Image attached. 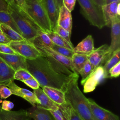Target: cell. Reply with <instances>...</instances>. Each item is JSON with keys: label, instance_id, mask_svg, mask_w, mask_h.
<instances>
[{"label": "cell", "instance_id": "cell-24", "mask_svg": "<svg viewBox=\"0 0 120 120\" xmlns=\"http://www.w3.org/2000/svg\"><path fill=\"white\" fill-rule=\"evenodd\" d=\"M120 61V49L114 52L105 61L103 67L106 78H109V71L114 65Z\"/></svg>", "mask_w": 120, "mask_h": 120}, {"label": "cell", "instance_id": "cell-27", "mask_svg": "<svg viewBox=\"0 0 120 120\" xmlns=\"http://www.w3.org/2000/svg\"><path fill=\"white\" fill-rule=\"evenodd\" d=\"M71 60L76 72L78 74V72L80 70L88 60V55L86 54L74 53Z\"/></svg>", "mask_w": 120, "mask_h": 120}, {"label": "cell", "instance_id": "cell-47", "mask_svg": "<svg viewBox=\"0 0 120 120\" xmlns=\"http://www.w3.org/2000/svg\"><path fill=\"white\" fill-rule=\"evenodd\" d=\"M6 0L7 1V2H8V4H11V3H13V2H14L13 0Z\"/></svg>", "mask_w": 120, "mask_h": 120}, {"label": "cell", "instance_id": "cell-40", "mask_svg": "<svg viewBox=\"0 0 120 120\" xmlns=\"http://www.w3.org/2000/svg\"><path fill=\"white\" fill-rule=\"evenodd\" d=\"M14 3L26 12V9L27 7V5L26 4L25 0H13Z\"/></svg>", "mask_w": 120, "mask_h": 120}, {"label": "cell", "instance_id": "cell-16", "mask_svg": "<svg viewBox=\"0 0 120 120\" xmlns=\"http://www.w3.org/2000/svg\"><path fill=\"white\" fill-rule=\"evenodd\" d=\"M33 93L39 101L37 106L49 111H55L58 108L59 105L51 100L41 88L34 90Z\"/></svg>", "mask_w": 120, "mask_h": 120}, {"label": "cell", "instance_id": "cell-41", "mask_svg": "<svg viewBox=\"0 0 120 120\" xmlns=\"http://www.w3.org/2000/svg\"><path fill=\"white\" fill-rule=\"evenodd\" d=\"M8 5L6 0H0V12H8Z\"/></svg>", "mask_w": 120, "mask_h": 120}, {"label": "cell", "instance_id": "cell-44", "mask_svg": "<svg viewBox=\"0 0 120 120\" xmlns=\"http://www.w3.org/2000/svg\"><path fill=\"white\" fill-rule=\"evenodd\" d=\"M93 0L95 3L98 4V5L102 7L103 5L105 4V0Z\"/></svg>", "mask_w": 120, "mask_h": 120}, {"label": "cell", "instance_id": "cell-34", "mask_svg": "<svg viewBox=\"0 0 120 120\" xmlns=\"http://www.w3.org/2000/svg\"><path fill=\"white\" fill-rule=\"evenodd\" d=\"M12 95L9 88L6 85L0 84V98L6 99Z\"/></svg>", "mask_w": 120, "mask_h": 120}, {"label": "cell", "instance_id": "cell-20", "mask_svg": "<svg viewBox=\"0 0 120 120\" xmlns=\"http://www.w3.org/2000/svg\"><path fill=\"white\" fill-rule=\"evenodd\" d=\"M0 120H32L27 114L25 110L7 111L0 107Z\"/></svg>", "mask_w": 120, "mask_h": 120}, {"label": "cell", "instance_id": "cell-32", "mask_svg": "<svg viewBox=\"0 0 120 120\" xmlns=\"http://www.w3.org/2000/svg\"><path fill=\"white\" fill-rule=\"evenodd\" d=\"M53 31L57 33L59 35H60L63 38H64L69 44H70L71 46H74L70 39L71 33L64 29L58 25H57Z\"/></svg>", "mask_w": 120, "mask_h": 120}, {"label": "cell", "instance_id": "cell-38", "mask_svg": "<svg viewBox=\"0 0 120 120\" xmlns=\"http://www.w3.org/2000/svg\"><path fill=\"white\" fill-rule=\"evenodd\" d=\"M76 0H63V5L71 12L73 10Z\"/></svg>", "mask_w": 120, "mask_h": 120}, {"label": "cell", "instance_id": "cell-29", "mask_svg": "<svg viewBox=\"0 0 120 120\" xmlns=\"http://www.w3.org/2000/svg\"><path fill=\"white\" fill-rule=\"evenodd\" d=\"M33 40L49 47H51L53 44L46 33L42 30L39 31L38 36Z\"/></svg>", "mask_w": 120, "mask_h": 120}, {"label": "cell", "instance_id": "cell-6", "mask_svg": "<svg viewBox=\"0 0 120 120\" xmlns=\"http://www.w3.org/2000/svg\"><path fill=\"white\" fill-rule=\"evenodd\" d=\"M8 45L17 54L27 60L35 59L43 54L32 43L27 40L11 41Z\"/></svg>", "mask_w": 120, "mask_h": 120}, {"label": "cell", "instance_id": "cell-35", "mask_svg": "<svg viewBox=\"0 0 120 120\" xmlns=\"http://www.w3.org/2000/svg\"><path fill=\"white\" fill-rule=\"evenodd\" d=\"M120 74V61L112 67L109 71V78H116Z\"/></svg>", "mask_w": 120, "mask_h": 120}, {"label": "cell", "instance_id": "cell-28", "mask_svg": "<svg viewBox=\"0 0 120 120\" xmlns=\"http://www.w3.org/2000/svg\"><path fill=\"white\" fill-rule=\"evenodd\" d=\"M5 24L15 30L21 35V33L11 15L5 11L0 12V24Z\"/></svg>", "mask_w": 120, "mask_h": 120}, {"label": "cell", "instance_id": "cell-15", "mask_svg": "<svg viewBox=\"0 0 120 120\" xmlns=\"http://www.w3.org/2000/svg\"><path fill=\"white\" fill-rule=\"evenodd\" d=\"M50 21L51 30L53 31L57 25L60 8L54 0H41Z\"/></svg>", "mask_w": 120, "mask_h": 120}, {"label": "cell", "instance_id": "cell-18", "mask_svg": "<svg viewBox=\"0 0 120 120\" xmlns=\"http://www.w3.org/2000/svg\"><path fill=\"white\" fill-rule=\"evenodd\" d=\"M57 25L71 33L72 28L71 12L63 5L60 8Z\"/></svg>", "mask_w": 120, "mask_h": 120}, {"label": "cell", "instance_id": "cell-17", "mask_svg": "<svg viewBox=\"0 0 120 120\" xmlns=\"http://www.w3.org/2000/svg\"><path fill=\"white\" fill-rule=\"evenodd\" d=\"M27 111L28 116L32 120H55L49 110L32 106Z\"/></svg>", "mask_w": 120, "mask_h": 120}, {"label": "cell", "instance_id": "cell-48", "mask_svg": "<svg viewBox=\"0 0 120 120\" xmlns=\"http://www.w3.org/2000/svg\"><path fill=\"white\" fill-rule=\"evenodd\" d=\"M0 33H2V32L1 31V28H0Z\"/></svg>", "mask_w": 120, "mask_h": 120}, {"label": "cell", "instance_id": "cell-12", "mask_svg": "<svg viewBox=\"0 0 120 120\" xmlns=\"http://www.w3.org/2000/svg\"><path fill=\"white\" fill-rule=\"evenodd\" d=\"M111 42L109 45V57L116 50L120 49V17L114 19L111 23Z\"/></svg>", "mask_w": 120, "mask_h": 120}, {"label": "cell", "instance_id": "cell-42", "mask_svg": "<svg viewBox=\"0 0 120 120\" xmlns=\"http://www.w3.org/2000/svg\"><path fill=\"white\" fill-rule=\"evenodd\" d=\"M11 41L3 34L0 33V44L8 45Z\"/></svg>", "mask_w": 120, "mask_h": 120}, {"label": "cell", "instance_id": "cell-22", "mask_svg": "<svg viewBox=\"0 0 120 120\" xmlns=\"http://www.w3.org/2000/svg\"><path fill=\"white\" fill-rule=\"evenodd\" d=\"M42 89L47 96L56 104L61 105L66 102L65 92L63 90L47 86L44 87Z\"/></svg>", "mask_w": 120, "mask_h": 120}, {"label": "cell", "instance_id": "cell-9", "mask_svg": "<svg viewBox=\"0 0 120 120\" xmlns=\"http://www.w3.org/2000/svg\"><path fill=\"white\" fill-rule=\"evenodd\" d=\"M109 58V45L107 44L103 45L88 55V60L91 64L93 69H95L99 66H102V64Z\"/></svg>", "mask_w": 120, "mask_h": 120}, {"label": "cell", "instance_id": "cell-5", "mask_svg": "<svg viewBox=\"0 0 120 120\" xmlns=\"http://www.w3.org/2000/svg\"><path fill=\"white\" fill-rule=\"evenodd\" d=\"M26 12L44 32L52 30L49 20L41 0H25Z\"/></svg>", "mask_w": 120, "mask_h": 120}, {"label": "cell", "instance_id": "cell-13", "mask_svg": "<svg viewBox=\"0 0 120 120\" xmlns=\"http://www.w3.org/2000/svg\"><path fill=\"white\" fill-rule=\"evenodd\" d=\"M120 2H112L105 4L102 9L105 22V26L111 27L112 22L115 18L120 17Z\"/></svg>", "mask_w": 120, "mask_h": 120}, {"label": "cell", "instance_id": "cell-4", "mask_svg": "<svg viewBox=\"0 0 120 120\" xmlns=\"http://www.w3.org/2000/svg\"><path fill=\"white\" fill-rule=\"evenodd\" d=\"M81 7V12L93 26L101 29L105 26L102 7L92 0H77Z\"/></svg>", "mask_w": 120, "mask_h": 120}, {"label": "cell", "instance_id": "cell-1", "mask_svg": "<svg viewBox=\"0 0 120 120\" xmlns=\"http://www.w3.org/2000/svg\"><path fill=\"white\" fill-rule=\"evenodd\" d=\"M26 69L38 82L40 87L57 88L65 91L75 74L50 56L43 54L33 60H26Z\"/></svg>", "mask_w": 120, "mask_h": 120}, {"label": "cell", "instance_id": "cell-43", "mask_svg": "<svg viewBox=\"0 0 120 120\" xmlns=\"http://www.w3.org/2000/svg\"><path fill=\"white\" fill-rule=\"evenodd\" d=\"M70 120H83L72 109L71 118Z\"/></svg>", "mask_w": 120, "mask_h": 120}, {"label": "cell", "instance_id": "cell-30", "mask_svg": "<svg viewBox=\"0 0 120 120\" xmlns=\"http://www.w3.org/2000/svg\"><path fill=\"white\" fill-rule=\"evenodd\" d=\"M33 77L31 74L26 69L21 68L15 71L14 75V79L23 82Z\"/></svg>", "mask_w": 120, "mask_h": 120}, {"label": "cell", "instance_id": "cell-14", "mask_svg": "<svg viewBox=\"0 0 120 120\" xmlns=\"http://www.w3.org/2000/svg\"><path fill=\"white\" fill-rule=\"evenodd\" d=\"M0 57L15 71L21 68L26 69V59L20 54L0 53Z\"/></svg>", "mask_w": 120, "mask_h": 120}, {"label": "cell", "instance_id": "cell-8", "mask_svg": "<svg viewBox=\"0 0 120 120\" xmlns=\"http://www.w3.org/2000/svg\"><path fill=\"white\" fill-rule=\"evenodd\" d=\"M30 42L32 43L43 54L50 56L58 62L65 66L73 73L77 74L70 59L59 53L51 48L42 45L35 40H33Z\"/></svg>", "mask_w": 120, "mask_h": 120}, {"label": "cell", "instance_id": "cell-23", "mask_svg": "<svg viewBox=\"0 0 120 120\" xmlns=\"http://www.w3.org/2000/svg\"><path fill=\"white\" fill-rule=\"evenodd\" d=\"M72 108L67 101L65 103L59 105L55 111H50L55 120H70Z\"/></svg>", "mask_w": 120, "mask_h": 120}, {"label": "cell", "instance_id": "cell-7", "mask_svg": "<svg viewBox=\"0 0 120 120\" xmlns=\"http://www.w3.org/2000/svg\"><path fill=\"white\" fill-rule=\"evenodd\" d=\"M105 79L106 76L103 66H98L85 79L81 80V83L83 86V92L86 93L94 91Z\"/></svg>", "mask_w": 120, "mask_h": 120}, {"label": "cell", "instance_id": "cell-33", "mask_svg": "<svg viewBox=\"0 0 120 120\" xmlns=\"http://www.w3.org/2000/svg\"><path fill=\"white\" fill-rule=\"evenodd\" d=\"M93 70V69L91 64L88 60H87L78 72V75H80L82 77L81 80L85 79Z\"/></svg>", "mask_w": 120, "mask_h": 120}, {"label": "cell", "instance_id": "cell-19", "mask_svg": "<svg viewBox=\"0 0 120 120\" xmlns=\"http://www.w3.org/2000/svg\"><path fill=\"white\" fill-rule=\"evenodd\" d=\"M94 49L93 38L91 35H89L79 42L75 47H74L73 51L76 53L88 55Z\"/></svg>", "mask_w": 120, "mask_h": 120}, {"label": "cell", "instance_id": "cell-46", "mask_svg": "<svg viewBox=\"0 0 120 120\" xmlns=\"http://www.w3.org/2000/svg\"><path fill=\"white\" fill-rule=\"evenodd\" d=\"M54 0L55 1L56 3L57 4V5H58L59 8H60L63 5V2H62L63 0Z\"/></svg>", "mask_w": 120, "mask_h": 120}, {"label": "cell", "instance_id": "cell-36", "mask_svg": "<svg viewBox=\"0 0 120 120\" xmlns=\"http://www.w3.org/2000/svg\"><path fill=\"white\" fill-rule=\"evenodd\" d=\"M26 85L33 90H36L39 88L40 85L38 81L34 78L32 77L29 79L26 80L23 82Z\"/></svg>", "mask_w": 120, "mask_h": 120}, {"label": "cell", "instance_id": "cell-10", "mask_svg": "<svg viewBox=\"0 0 120 120\" xmlns=\"http://www.w3.org/2000/svg\"><path fill=\"white\" fill-rule=\"evenodd\" d=\"M91 113L96 120H120L118 115L98 105L93 100L88 98Z\"/></svg>", "mask_w": 120, "mask_h": 120}, {"label": "cell", "instance_id": "cell-39", "mask_svg": "<svg viewBox=\"0 0 120 120\" xmlns=\"http://www.w3.org/2000/svg\"><path fill=\"white\" fill-rule=\"evenodd\" d=\"M14 107V104L11 101L5 100L3 101L1 108L2 109L7 111H11Z\"/></svg>", "mask_w": 120, "mask_h": 120}, {"label": "cell", "instance_id": "cell-45", "mask_svg": "<svg viewBox=\"0 0 120 120\" xmlns=\"http://www.w3.org/2000/svg\"><path fill=\"white\" fill-rule=\"evenodd\" d=\"M120 2V0H105V4H109L112 2Z\"/></svg>", "mask_w": 120, "mask_h": 120}, {"label": "cell", "instance_id": "cell-21", "mask_svg": "<svg viewBox=\"0 0 120 120\" xmlns=\"http://www.w3.org/2000/svg\"><path fill=\"white\" fill-rule=\"evenodd\" d=\"M15 71L0 57V84L7 85L14 80Z\"/></svg>", "mask_w": 120, "mask_h": 120}, {"label": "cell", "instance_id": "cell-11", "mask_svg": "<svg viewBox=\"0 0 120 120\" xmlns=\"http://www.w3.org/2000/svg\"><path fill=\"white\" fill-rule=\"evenodd\" d=\"M6 85L9 88L12 94L23 98L32 106L37 105L39 104V101L33 92L20 87L15 83L14 80L11 81Z\"/></svg>", "mask_w": 120, "mask_h": 120}, {"label": "cell", "instance_id": "cell-31", "mask_svg": "<svg viewBox=\"0 0 120 120\" xmlns=\"http://www.w3.org/2000/svg\"><path fill=\"white\" fill-rule=\"evenodd\" d=\"M50 48H51L52 49H53L56 52H58L59 53L66 57H68L70 59H71L73 55L75 53L73 50L72 49L64 47L58 46L57 45H55L54 44H53V45Z\"/></svg>", "mask_w": 120, "mask_h": 120}, {"label": "cell", "instance_id": "cell-26", "mask_svg": "<svg viewBox=\"0 0 120 120\" xmlns=\"http://www.w3.org/2000/svg\"><path fill=\"white\" fill-rule=\"evenodd\" d=\"M45 32L46 33L52 42L55 45L58 46L66 47L72 50L73 49L74 46H71L64 38H63L55 32L52 30H48L45 31Z\"/></svg>", "mask_w": 120, "mask_h": 120}, {"label": "cell", "instance_id": "cell-37", "mask_svg": "<svg viewBox=\"0 0 120 120\" xmlns=\"http://www.w3.org/2000/svg\"><path fill=\"white\" fill-rule=\"evenodd\" d=\"M0 53L4 54H17L8 45L0 44Z\"/></svg>", "mask_w": 120, "mask_h": 120}, {"label": "cell", "instance_id": "cell-49", "mask_svg": "<svg viewBox=\"0 0 120 120\" xmlns=\"http://www.w3.org/2000/svg\"><path fill=\"white\" fill-rule=\"evenodd\" d=\"M0 107H1V106H0Z\"/></svg>", "mask_w": 120, "mask_h": 120}, {"label": "cell", "instance_id": "cell-25", "mask_svg": "<svg viewBox=\"0 0 120 120\" xmlns=\"http://www.w3.org/2000/svg\"><path fill=\"white\" fill-rule=\"evenodd\" d=\"M0 25L2 33H3L10 41H17L26 40L21 35L16 32L8 26L3 23H0Z\"/></svg>", "mask_w": 120, "mask_h": 120}, {"label": "cell", "instance_id": "cell-3", "mask_svg": "<svg viewBox=\"0 0 120 120\" xmlns=\"http://www.w3.org/2000/svg\"><path fill=\"white\" fill-rule=\"evenodd\" d=\"M17 25L22 37L30 41L35 38L41 28L31 19L26 12L14 2L9 4L8 12Z\"/></svg>", "mask_w": 120, "mask_h": 120}, {"label": "cell", "instance_id": "cell-2", "mask_svg": "<svg viewBox=\"0 0 120 120\" xmlns=\"http://www.w3.org/2000/svg\"><path fill=\"white\" fill-rule=\"evenodd\" d=\"M79 75L74 74L68 82L64 91L66 101L83 120H96L90 111L88 98L80 90Z\"/></svg>", "mask_w": 120, "mask_h": 120}]
</instances>
